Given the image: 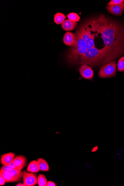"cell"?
I'll list each match as a JSON object with an SVG mask.
<instances>
[{
  "label": "cell",
  "instance_id": "cell-1",
  "mask_svg": "<svg viewBox=\"0 0 124 186\" xmlns=\"http://www.w3.org/2000/svg\"><path fill=\"white\" fill-rule=\"evenodd\" d=\"M89 23L91 31L101 34L104 47L119 56L122 55L124 52V29L122 26L108 20L103 15Z\"/></svg>",
  "mask_w": 124,
  "mask_h": 186
},
{
  "label": "cell",
  "instance_id": "cell-2",
  "mask_svg": "<svg viewBox=\"0 0 124 186\" xmlns=\"http://www.w3.org/2000/svg\"><path fill=\"white\" fill-rule=\"evenodd\" d=\"M119 57L105 47L99 50L95 47L88 49L80 58L78 64L91 65H103Z\"/></svg>",
  "mask_w": 124,
  "mask_h": 186
},
{
  "label": "cell",
  "instance_id": "cell-3",
  "mask_svg": "<svg viewBox=\"0 0 124 186\" xmlns=\"http://www.w3.org/2000/svg\"><path fill=\"white\" fill-rule=\"evenodd\" d=\"M76 35L77 37L76 44L69 50L67 59L69 63L77 64L80 58L87 51V48L85 41L82 38L78 31H77Z\"/></svg>",
  "mask_w": 124,
  "mask_h": 186
},
{
  "label": "cell",
  "instance_id": "cell-4",
  "mask_svg": "<svg viewBox=\"0 0 124 186\" xmlns=\"http://www.w3.org/2000/svg\"><path fill=\"white\" fill-rule=\"evenodd\" d=\"M78 31L87 44L88 49L95 47L94 36L91 33V28L88 22L84 24L79 28Z\"/></svg>",
  "mask_w": 124,
  "mask_h": 186
},
{
  "label": "cell",
  "instance_id": "cell-5",
  "mask_svg": "<svg viewBox=\"0 0 124 186\" xmlns=\"http://www.w3.org/2000/svg\"><path fill=\"white\" fill-rule=\"evenodd\" d=\"M116 62H110L101 68L99 71V77L101 78H112L116 75Z\"/></svg>",
  "mask_w": 124,
  "mask_h": 186
},
{
  "label": "cell",
  "instance_id": "cell-6",
  "mask_svg": "<svg viewBox=\"0 0 124 186\" xmlns=\"http://www.w3.org/2000/svg\"><path fill=\"white\" fill-rule=\"evenodd\" d=\"M22 178L25 186H34L38 184V177L35 173L24 170L22 172Z\"/></svg>",
  "mask_w": 124,
  "mask_h": 186
},
{
  "label": "cell",
  "instance_id": "cell-7",
  "mask_svg": "<svg viewBox=\"0 0 124 186\" xmlns=\"http://www.w3.org/2000/svg\"><path fill=\"white\" fill-rule=\"evenodd\" d=\"M79 71L82 78L86 79H91L94 76L93 69L89 66L82 64L80 66Z\"/></svg>",
  "mask_w": 124,
  "mask_h": 186
},
{
  "label": "cell",
  "instance_id": "cell-8",
  "mask_svg": "<svg viewBox=\"0 0 124 186\" xmlns=\"http://www.w3.org/2000/svg\"><path fill=\"white\" fill-rule=\"evenodd\" d=\"M77 37L76 35L71 32H67L63 38L64 44L68 46H74L76 44Z\"/></svg>",
  "mask_w": 124,
  "mask_h": 186
},
{
  "label": "cell",
  "instance_id": "cell-9",
  "mask_svg": "<svg viewBox=\"0 0 124 186\" xmlns=\"http://www.w3.org/2000/svg\"><path fill=\"white\" fill-rule=\"evenodd\" d=\"M107 9L109 12L111 14L116 16H121L124 10V2L119 5L108 6Z\"/></svg>",
  "mask_w": 124,
  "mask_h": 186
},
{
  "label": "cell",
  "instance_id": "cell-10",
  "mask_svg": "<svg viewBox=\"0 0 124 186\" xmlns=\"http://www.w3.org/2000/svg\"><path fill=\"white\" fill-rule=\"evenodd\" d=\"M17 168L22 170L27 164V158L23 155H18L15 157L14 160Z\"/></svg>",
  "mask_w": 124,
  "mask_h": 186
},
{
  "label": "cell",
  "instance_id": "cell-11",
  "mask_svg": "<svg viewBox=\"0 0 124 186\" xmlns=\"http://www.w3.org/2000/svg\"><path fill=\"white\" fill-rule=\"evenodd\" d=\"M16 154L14 153H10L2 155L1 159V162L2 165H8L14 161Z\"/></svg>",
  "mask_w": 124,
  "mask_h": 186
},
{
  "label": "cell",
  "instance_id": "cell-12",
  "mask_svg": "<svg viewBox=\"0 0 124 186\" xmlns=\"http://www.w3.org/2000/svg\"><path fill=\"white\" fill-rule=\"evenodd\" d=\"M77 24L76 22H74L69 20H64L62 24V27L65 31H71L74 29Z\"/></svg>",
  "mask_w": 124,
  "mask_h": 186
},
{
  "label": "cell",
  "instance_id": "cell-13",
  "mask_svg": "<svg viewBox=\"0 0 124 186\" xmlns=\"http://www.w3.org/2000/svg\"><path fill=\"white\" fill-rule=\"evenodd\" d=\"M39 170L42 172H47L50 170L48 163L46 160L39 158L37 159Z\"/></svg>",
  "mask_w": 124,
  "mask_h": 186
},
{
  "label": "cell",
  "instance_id": "cell-14",
  "mask_svg": "<svg viewBox=\"0 0 124 186\" xmlns=\"http://www.w3.org/2000/svg\"><path fill=\"white\" fill-rule=\"evenodd\" d=\"M27 171L28 172L35 173L38 172L40 171L37 160H33L30 162L28 165Z\"/></svg>",
  "mask_w": 124,
  "mask_h": 186
},
{
  "label": "cell",
  "instance_id": "cell-15",
  "mask_svg": "<svg viewBox=\"0 0 124 186\" xmlns=\"http://www.w3.org/2000/svg\"><path fill=\"white\" fill-rule=\"evenodd\" d=\"M9 172L11 176L15 180V182L20 181L22 178V172L21 170L18 169H15L11 170Z\"/></svg>",
  "mask_w": 124,
  "mask_h": 186
},
{
  "label": "cell",
  "instance_id": "cell-16",
  "mask_svg": "<svg viewBox=\"0 0 124 186\" xmlns=\"http://www.w3.org/2000/svg\"><path fill=\"white\" fill-rule=\"evenodd\" d=\"M66 17L61 13H57L54 16V21L57 25H59L64 21Z\"/></svg>",
  "mask_w": 124,
  "mask_h": 186
},
{
  "label": "cell",
  "instance_id": "cell-17",
  "mask_svg": "<svg viewBox=\"0 0 124 186\" xmlns=\"http://www.w3.org/2000/svg\"><path fill=\"white\" fill-rule=\"evenodd\" d=\"M47 183V179L44 175H39L38 176V184L39 186H46Z\"/></svg>",
  "mask_w": 124,
  "mask_h": 186
},
{
  "label": "cell",
  "instance_id": "cell-18",
  "mask_svg": "<svg viewBox=\"0 0 124 186\" xmlns=\"http://www.w3.org/2000/svg\"><path fill=\"white\" fill-rule=\"evenodd\" d=\"M0 175L2 176L6 183L15 182V180L8 172L0 171Z\"/></svg>",
  "mask_w": 124,
  "mask_h": 186
},
{
  "label": "cell",
  "instance_id": "cell-19",
  "mask_svg": "<svg viewBox=\"0 0 124 186\" xmlns=\"http://www.w3.org/2000/svg\"><path fill=\"white\" fill-rule=\"evenodd\" d=\"M67 16L69 20L74 22H78L80 19V16L76 13H71L68 15Z\"/></svg>",
  "mask_w": 124,
  "mask_h": 186
},
{
  "label": "cell",
  "instance_id": "cell-20",
  "mask_svg": "<svg viewBox=\"0 0 124 186\" xmlns=\"http://www.w3.org/2000/svg\"><path fill=\"white\" fill-rule=\"evenodd\" d=\"M118 70L119 71H124V57L119 60L117 64Z\"/></svg>",
  "mask_w": 124,
  "mask_h": 186
},
{
  "label": "cell",
  "instance_id": "cell-21",
  "mask_svg": "<svg viewBox=\"0 0 124 186\" xmlns=\"http://www.w3.org/2000/svg\"><path fill=\"white\" fill-rule=\"evenodd\" d=\"M124 2V0H112L108 4V6H110L117 5Z\"/></svg>",
  "mask_w": 124,
  "mask_h": 186
},
{
  "label": "cell",
  "instance_id": "cell-22",
  "mask_svg": "<svg viewBox=\"0 0 124 186\" xmlns=\"http://www.w3.org/2000/svg\"><path fill=\"white\" fill-rule=\"evenodd\" d=\"M9 170L10 169L9 168L8 165H5L2 167L0 171L8 172Z\"/></svg>",
  "mask_w": 124,
  "mask_h": 186
},
{
  "label": "cell",
  "instance_id": "cell-23",
  "mask_svg": "<svg viewBox=\"0 0 124 186\" xmlns=\"http://www.w3.org/2000/svg\"><path fill=\"white\" fill-rule=\"evenodd\" d=\"M8 166L9 169H10V170L17 168L16 165L15 164L14 161L9 163V164H8Z\"/></svg>",
  "mask_w": 124,
  "mask_h": 186
},
{
  "label": "cell",
  "instance_id": "cell-24",
  "mask_svg": "<svg viewBox=\"0 0 124 186\" xmlns=\"http://www.w3.org/2000/svg\"><path fill=\"white\" fill-rule=\"evenodd\" d=\"M0 185L2 186L5 184V183H6L5 181V180L4 178H3V176L0 175Z\"/></svg>",
  "mask_w": 124,
  "mask_h": 186
},
{
  "label": "cell",
  "instance_id": "cell-25",
  "mask_svg": "<svg viewBox=\"0 0 124 186\" xmlns=\"http://www.w3.org/2000/svg\"><path fill=\"white\" fill-rule=\"evenodd\" d=\"M57 185L54 182L51 181H48L46 186H56Z\"/></svg>",
  "mask_w": 124,
  "mask_h": 186
},
{
  "label": "cell",
  "instance_id": "cell-26",
  "mask_svg": "<svg viewBox=\"0 0 124 186\" xmlns=\"http://www.w3.org/2000/svg\"><path fill=\"white\" fill-rule=\"evenodd\" d=\"M98 149V146H95V147H94L92 151H91V153H94V152H95L97 151V150Z\"/></svg>",
  "mask_w": 124,
  "mask_h": 186
},
{
  "label": "cell",
  "instance_id": "cell-27",
  "mask_svg": "<svg viewBox=\"0 0 124 186\" xmlns=\"http://www.w3.org/2000/svg\"><path fill=\"white\" fill-rule=\"evenodd\" d=\"M16 186H25V185L24 184V183H19L17 184Z\"/></svg>",
  "mask_w": 124,
  "mask_h": 186
},
{
  "label": "cell",
  "instance_id": "cell-28",
  "mask_svg": "<svg viewBox=\"0 0 124 186\" xmlns=\"http://www.w3.org/2000/svg\"></svg>",
  "mask_w": 124,
  "mask_h": 186
}]
</instances>
